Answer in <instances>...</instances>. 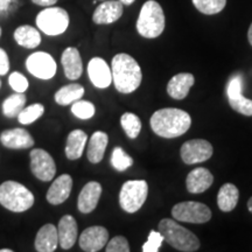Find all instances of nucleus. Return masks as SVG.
Masks as SVG:
<instances>
[{
	"label": "nucleus",
	"mask_w": 252,
	"mask_h": 252,
	"mask_svg": "<svg viewBox=\"0 0 252 252\" xmlns=\"http://www.w3.org/2000/svg\"><path fill=\"white\" fill-rule=\"evenodd\" d=\"M150 124L157 135L171 139L180 137L189 130L191 125V117L184 110L165 108L153 113Z\"/></svg>",
	"instance_id": "1"
},
{
	"label": "nucleus",
	"mask_w": 252,
	"mask_h": 252,
	"mask_svg": "<svg viewBox=\"0 0 252 252\" xmlns=\"http://www.w3.org/2000/svg\"><path fill=\"white\" fill-rule=\"evenodd\" d=\"M112 82L122 94H131L139 88L143 74L138 62L128 54H117L111 63Z\"/></svg>",
	"instance_id": "2"
},
{
	"label": "nucleus",
	"mask_w": 252,
	"mask_h": 252,
	"mask_svg": "<svg viewBox=\"0 0 252 252\" xmlns=\"http://www.w3.org/2000/svg\"><path fill=\"white\" fill-rule=\"evenodd\" d=\"M158 231L162 235L163 241L176 250L182 252H195L200 249L197 236L175 222L174 220L163 219L159 222Z\"/></svg>",
	"instance_id": "3"
},
{
	"label": "nucleus",
	"mask_w": 252,
	"mask_h": 252,
	"mask_svg": "<svg viewBox=\"0 0 252 252\" xmlns=\"http://www.w3.org/2000/svg\"><path fill=\"white\" fill-rule=\"evenodd\" d=\"M35 197L26 186L17 181L0 185V204L12 213H24L33 207Z\"/></svg>",
	"instance_id": "4"
},
{
	"label": "nucleus",
	"mask_w": 252,
	"mask_h": 252,
	"mask_svg": "<svg viewBox=\"0 0 252 252\" xmlns=\"http://www.w3.org/2000/svg\"><path fill=\"white\" fill-rule=\"evenodd\" d=\"M165 30V14L156 0H149L140 9L137 20V31L143 37L156 39Z\"/></svg>",
	"instance_id": "5"
},
{
	"label": "nucleus",
	"mask_w": 252,
	"mask_h": 252,
	"mask_svg": "<svg viewBox=\"0 0 252 252\" xmlns=\"http://www.w3.org/2000/svg\"><path fill=\"white\" fill-rule=\"evenodd\" d=\"M149 195V185L145 180H128L122 186L119 204L128 214L137 213L144 206Z\"/></svg>",
	"instance_id": "6"
},
{
	"label": "nucleus",
	"mask_w": 252,
	"mask_h": 252,
	"mask_svg": "<svg viewBox=\"0 0 252 252\" xmlns=\"http://www.w3.org/2000/svg\"><path fill=\"white\" fill-rule=\"evenodd\" d=\"M37 28L50 36L61 35L69 26V14L61 7H47L36 17Z\"/></svg>",
	"instance_id": "7"
},
{
	"label": "nucleus",
	"mask_w": 252,
	"mask_h": 252,
	"mask_svg": "<svg viewBox=\"0 0 252 252\" xmlns=\"http://www.w3.org/2000/svg\"><path fill=\"white\" fill-rule=\"evenodd\" d=\"M172 216L174 217V220H180V222L202 224V223L209 222L212 219V210L204 203L186 201L173 207Z\"/></svg>",
	"instance_id": "8"
},
{
	"label": "nucleus",
	"mask_w": 252,
	"mask_h": 252,
	"mask_svg": "<svg viewBox=\"0 0 252 252\" xmlns=\"http://www.w3.org/2000/svg\"><path fill=\"white\" fill-rule=\"evenodd\" d=\"M31 171L40 181L48 182L54 179L56 174V163L53 157L42 149L31 151Z\"/></svg>",
	"instance_id": "9"
},
{
	"label": "nucleus",
	"mask_w": 252,
	"mask_h": 252,
	"mask_svg": "<svg viewBox=\"0 0 252 252\" xmlns=\"http://www.w3.org/2000/svg\"><path fill=\"white\" fill-rule=\"evenodd\" d=\"M27 70L40 80H50L55 76L58 65L53 56L46 52H35L26 60Z\"/></svg>",
	"instance_id": "10"
},
{
	"label": "nucleus",
	"mask_w": 252,
	"mask_h": 252,
	"mask_svg": "<svg viewBox=\"0 0 252 252\" xmlns=\"http://www.w3.org/2000/svg\"><path fill=\"white\" fill-rule=\"evenodd\" d=\"M214 149L209 141L204 139H191L181 146L180 154L182 161L187 165H194L207 161L212 158Z\"/></svg>",
	"instance_id": "11"
},
{
	"label": "nucleus",
	"mask_w": 252,
	"mask_h": 252,
	"mask_svg": "<svg viewBox=\"0 0 252 252\" xmlns=\"http://www.w3.org/2000/svg\"><path fill=\"white\" fill-rule=\"evenodd\" d=\"M242 89H243V78L239 75L230 78L226 87L229 104L236 112L250 117L252 116V99L244 97L242 94Z\"/></svg>",
	"instance_id": "12"
},
{
	"label": "nucleus",
	"mask_w": 252,
	"mask_h": 252,
	"mask_svg": "<svg viewBox=\"0 0 252 252\" xmlns=\"http://www.w3.org/2000/svg\"><path fill=\"white\" fill-rule=\"evenodd\" d=\"M109 242V231L104 226H89L82 232L78 238V244L83 251L97 252L100 251Z\"/></svg>",
	"instance_id": "13"
},
{
	"label": "nucleus",
	"mask_w": 252,
	"mask_h": 252,
	"mask_svg": "<svg viewBox=\"0 0 252 252\" xmlns=\"http://www.w3.org/2000/svg\"><path fill=\"white\" fill-rule=\"evenodd\" d=\"M88 75L91 83L98 89H105L112 83L111 68L100 58H94L88 64Z\"/></svg>",
	"instance_id": "14"
},
{
	"label": "nucleus",
	"mask_w": 252,
	"mask_h": 252,
	"mask_svg": "<svg viewBox=\"0 0 252 252\" xmlns=\"http://www.w3.org/2000/svg\"><path fill=\"white\" fill-rule=\"evenodd\" d=\"M0 143L6 149L12 150H26L34 145V139L32 134L25 128H11L5 130L0 133Z\"/></svg>",
	"instance_id": "15"
},
{
	"label": "nucleus",
	"mask_w": 252,
	"mask_h": 252,
	"mask_svg": "<svg viewBox=\"0 0 252 252\" xmlns=\"http://www.w3.org/2000/svg\"><path fill=\"white\" fill-rule=\"evenodd\" d=\"M102 186L97 181H90L82 188L77 200V208L82 214H89L96 209L102 195Z\"/></svg>",
	"instance_id": "16"
},
{
	"label": "nucleus",
	"mask_w": 252,
	"mask_h": 252,
	"mask_svg": "<svg viewBox=\"0 0 252 252\" xmlns=\"http://www.w3.org/2000/svg\"><path fill=\"white\" fill-rule=\"evenodd\" d=\"M72 189V178L69 174L60 175L47 191V201L53 206H59L70 196Z\"/></svg>",
	"instance_id": "17"
},
{
	"label": "nucleus",
	"mask_w": 252,
	"mask_h": 252,
	"mask_svg": "<svg viewBox=\"0 0 252 252\" xmlns=\"http://www.w3.org/2000/svg\"><path fill=\"white\" fill-rule=\"evenodd\" d=\"M214 184V176L204 167H197L187 175L186 187L191 194H201L208 190Z\"/></svg>",
	"instance_id": "18"
},
{
	"label": "nucleus",
	"mask_w": 252,
	"mask_h": 252,
	"mask_svg": "<svg viewBox=\"0 0 252 252\" xmlns=\"http://www.w3.org/2000/svg\"><path fill=\"white\" fill-rule=\"evenodd\" d=\"M123 14V4L117 0L104 1L94 9L93 21L97 25H109L117 21Z\"/></svg>",
	"instance_id": "19"
},
{
	"label": "nucleus",
	"mask_w": 252,
	"mask_h": 252,
	"mask_svg": "<svg viewBox=\"0 0 252 252\" xmlns=\"http://www.w3.org/2000/svg\"><path fill=\"white\" fill-rule=\"evenodd\" d=\"M78 228L76 220L71 215H64L60 220L58 226L59 244L63 250H69L77 241Z\"/></svg>",
	"instance_id": "20"
},
{
	"label": "nucleus",
	"mask_w": 252,
	"mask_h": 252,
	"mask_svg": "<svg viewBox=\"0 0 252 252\" xmlns=\"http://www.w3.org/2000/svg\"><path fill=\"white\" fill-rule=\"evenodd\" d=\"M61 63L64 75L68 80H78L83 72V63L77 48L68 47L61 56Z\"/></svg>",
	"instance_id": "21"
},
{
	"label": "nucleus",
	"mask_w": 252,
	"mask_h": 252,
	"mask_svg": "<svg viewBox=\"0 0 252 252\" xmlns=\"http://www.w3.org/2000/svg\"><path fill=\"white\" fill-rule=\"evenodd\" d=\"M195 78L189 72L175 75L167 84V94L174 99H184L187 97L190 88L194 86Z\"/></svg>",
	"instance_id": "22"
},
{
	"label": "nucleus",
	"mask_w": 252,
	"mask_h": 252,
	"mask_svg": "<svg viewBox=\"0 0 252 252\" xmlns=\"http://www.w3.org/2000/svg\"><path fill=\"white\" fill-rule=\"evenodd\" d=\"M35 250L39 252H53L59 245L58 228L54 224H45L37 231L35 242Z\"/></svg>",
	"instance_id": "23"
},
{
	"label": "nucleus",
	"mask_w": 252,
	"mask_h": 252,
	"mask_svg": "<svg viewBox=\"0 0 252 252\" xmlns=\"http://www.w3.org/2000/svg\"><path fill=\"white\" fill-rule=\"evenodd\" d=\"M109 143V137L105 132L96 131L91 135L89 144H88L87 156L88 160L91 163H98L103 160L106 146Z\"/></svg>",
	"instance_id": "24"
},
{
	"label": "nucleus",
	"mask_w": 252,
	"mask_h": 252,
	"mask_svg": "<svg viewBox=\"0 0 252 252\" xmlns=\"http://www.w3.org/2000/svg\"><path fill=\"white\" fill-rule=\"evenodd\" d=\"M88 135L82 130H74L69 133L65 144V157L69 160H77L84 152V147L87 145Z\"/></svg>",
	"instance_id": "25"
},
{
	"label": "nucleus",
	"mask_w": 252,
	"mask_h": 252,
	"mask_svg": "<svg viewBox=\"0 0 252 252\" xmlns=\"http://www.w3.org/2000/svg\"><path fill=\"white\" fill-rule=\"evenodd\" d=\"M14 40L24 48L34 49L41 43V35L36 28L30 25H23L14 31Z\"/></svg>",
	"instance_id": "26"
},
{
	"label": "nucleus",
	"mask_w": 252,
	"mask_h": 252,
	"mask_svg": "<svg viewBox=\"0 0 252 252\" xmlns=\"http://www.w3.org/2000/svg\"><path fill=\"white\" fill-rule=\"evenodd\" d=\"M238 198V188L232 184H225L220 187L219 195H217V204L222 212L230 213L237 206Z\"/></svg>",
	"instance_id": "27"
},
{
	"label": "nucleus",
	"mask_w": 252,
	"mask_h": 252,
	"mask_svg": "<svg viewBox=\"0 0 252 252\" xmlns=\"http://www.w3.org/2000/svg\"><path fill=\"white\" fill-rule=\"evenodd\" d=\"M84 94V88L78 83H71L62 87L55 94V102L59 105L65 106L81 99Z\"/></svg>",
	"instance_id": "28"
},
{
	"label": "nucleus",
	"mask_w": 252,
	"mask_h": 252,
	"mask_svg": "<svg viewBox=\"0 0 252 252\" xmlns=\"http://www.w3.org/2000/svg\"><path fill=\"white\" fill-rule=\"evenodd\" d=\"M27 97L24 93H15L8 96L4 102H2V113L5 117L14 118L18 117L19 113L21 112L25 106H26Z\"/></svg>",
	"instance_id": "29"
},
{
	"label": "nucleus",
	"mask_w": 252,
	"mask_h": 252,
	"mask_svg": "<svg viewBox=\"0 0 252 252\" xmlns=\"http://www.w3.org/2000/svg\"><path fill=\"white\" fill-rule=\"evenodd\" d=\"M121 124L126 135L131 139H135L140 133L141 121L137 115L131 112H125L121 118Z\"/></svg>",
	"instance_id": "30"
},
{
	"label": "nucleus",
	"mask_w": 252,
	"mask_h": 252,
	"mask_svg": "<svg viewBox=\"0 0 252 252\" xmlns=\"http://www.w3.org/2000/svg\"><path fill=\"white\" fill-rule=\"evenodd\" d=\"M45 113V106L40 103L32 104L30 106H25L21 112L18 115V121L23 125H30L37 121Z\"/></svg>",
	"instance_id": "31"
},
{
	"label": "nucleus",
	"mask_w": 252,
	"mask_h": 252,
	"mask_svg": "<svg viewBox=\"0 0 252 252\" xmlns=\"http://www.w3.org/2000/svg\"><path fill=\"white\" fill-rule=\"evenodd\" d=\"M191 1L198 12L208 15L220 13L226 5V0H191Z\"/></svg>",
	"instance_id": "32"
},
{
	"label": "nucleus",
	"mask_w": 252,
	"mask_h": 252,
	"mask_svg": "<svg viewBox=\"0 0 252 252\" xmlns=\"http://www.w3.org/2000/svg\"><path fill=\"white\" fill-rule=\"evenodd\" d=\"M111 165L116 171L124 172L133 165V159L122 147H116L111 154Z\"/></svg>",
	"instance_id": "33"
},
{
	"label": "nucleus",
	"mask_w": 252,
	"mask_h": 252,
	"mask_svg": "<svg viewBox=\"0 0 252 252\" xmlns=\"http://www.w3.org/2000/svg\"><path fill=\"white\" fill-rule=\"evenodd\" d=\"M71 112L75 117L83 119V121H87V119H90L94 117V112H96V109H94V104L89 102V100L78 99L76 102L72 103Z\"/></svg>",
	"instance_id": "34"
},
{
	"label": "nucleus",
	"mask_w": 252,
	"mask_h": 252,
	"mask_svg": "<svg viewBox=\"0 0 252 252\" xmlns=\"http://www.w3.org/2000/svg\"><path fill=\"white\" fill-rule=\"evenodd\" d=\"M8 84L15 93H25L28 89V87H30V82H28L27 78L18 71L12 72L9 75Z\"/></svg>",
	"instance_id": "35"
},
{
	"label": "nucleus",
	"mask_w": 252,
	"mask_h": 252,
	"mask_svg": "<svg viewBox=\"0 0 252 252\" xmlns=\"http://www.w3.org/2000/svg\"><path fill=\"white\" fill-rule=\"evenodd\" d=\"M163 242L162 235L159 231H151L146 243L143 245L144 252H158L161 248Z\"/></svg>",
	"instance_id": "36"
},
{
	"label": "nucleus",
	"mask_w": 252,
	"mask_h": 252,
	"mask_svg": "<svg viewBox=\"0 0 252 252\" xmlns=\"http://www.w3.org/2000/svg\"><path fill=\"white\" fill-rule=\"evenodd\" d=\"M130 244L127 239L123 236H116L111 241L106 243V252H128L130 251Z\"/></svg>",
	"instance_id": "37"
},
{
	"label": "nucleus",
	"mask_w": 252,
	"mask_h": 252,
	"mask_svg": "<svg viewBox=\"0 0 252 252\" xmlns=\"http://www.w3.org/2000/svg\"><path fill=\"white\" fill-rule=\"evenodd\" d=\"M9 59L7 53L5 52V49L0 48V76H4L9 71Z\"/></svg>",
	"instance_id": "38"
},
{
	"label": "nucleus",
	"mask_w": 252,
	"mask_h": 252,
	"mask_svg": "<svg viewBox=\"0 0 252 252\" xmlns=\"http://www.w3.org/2000/svg\"><path fill=\"white\" fill-rule=\"evenodd\" d=\"M32 2H34L35 5L39 6H45V7H49V6L55 5L58 2V0H32Z\"/></svg>",
	"instance_id": "39"
},
{
	"label": "nucleus",
	"mask_w": 252,
	"mask_h": 252,
	"mask_svg": "<svg viewBox=\"0 0 252 252\" xmlns=\"http://www.w3.org/2000/svg\"><path fill=\"white\" fill-rule=\"evenodd\" d=\"M248 39H249V42H250V45L252 46V24L250 28H249V32H248Z\"/></svg>",
	"instance_id": "40"
},
{
	"label": "nucleus",
	"mask_w": 252,
	"mask_h": 252,
	"mask_svg": "<svg viewBox=\"0 0 252 252\" xmlns=\"http://www.w3.org/2000/svg\"><path fill=\"white\" fill-rule=\"evenodd\" d=\"M119 1H121L123 5H127L128 6V5H131L132 2H134V0H119Z\"/></svg>",
	"instance_id": "41"
},
{
	"label": "nucleus",
	"mask_w": 252,
	"mask_h": 252,
	"mask_svg": "<svg viewBox=\"0 0 252 252\" xmlns=\"http://www.w3.org/2000/svg\"><path fill=\"white\" fill-rule=\"evenodd\" d=\"M248 209L252 214V197H250V200L248 201Z\"/></svg>",
	"instance_id": "42"
},
{
	"label": "nucleus",
	"mask_w": 252,
	"mask_h": 252,
	"mask_svg": "<svg viewBox=\"0 0 252 252\" xmlns=\"http://www.w3.org/2000/svg\"><path fill=\"white\" fill-rule=\"evenodd\" d=\"M0 252H13V250H11V249H0Z\"/></svg>",
	"instance_id": "43"
},
{
	"label": "nucleus",
	"mask_w": 252,
	"mask_h": 252,
	"mask_svg": "<svg viewBox=\"0 0 252 252\" xmlns=\"http://www.w3.org/2000/svg\"><path fill=\"white\" fill-rule=\"evenodd\" d=\"M1 32H2L1 31V27H0V37H1Z\"/></svg>",
	"instance_id": "44"
},
{
	"label": "nucleus",
	"mask_w": 252,
	"mask_h": 252,
	"mask_svg": "<svg viewBox=\"0 0 252 252\" xmlns=\"http://www.w3.org/2000/svg\"><path fill=\"white\" fill-rule=\"evenodd\" d=\"M0 88H1V80H0Z\"/></svg>",
	"instance_id": "45"
}]
</instances>
